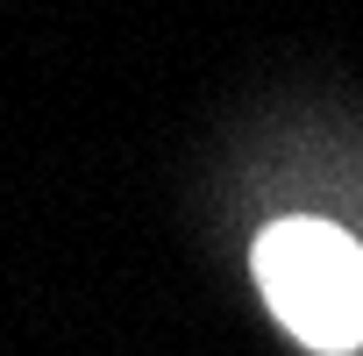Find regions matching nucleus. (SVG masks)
Masks as SVG:
<instances>
[{"label": "nucleus", "mask_w": 363, "mask_h": 356, "mask_svg": "<svg viewBox=\"0 0 363 356\" xmlns=\"http://www.w3.org/2000/svg\"><path fill=\"white\" fill-rule=\"evenodd\" d=\"M257 285L271 313L320 356L356 349L363 335V250L328 221H278L257 235Z\"/></svg>", "instance_id": "f257e3e1"}]
</instances>
